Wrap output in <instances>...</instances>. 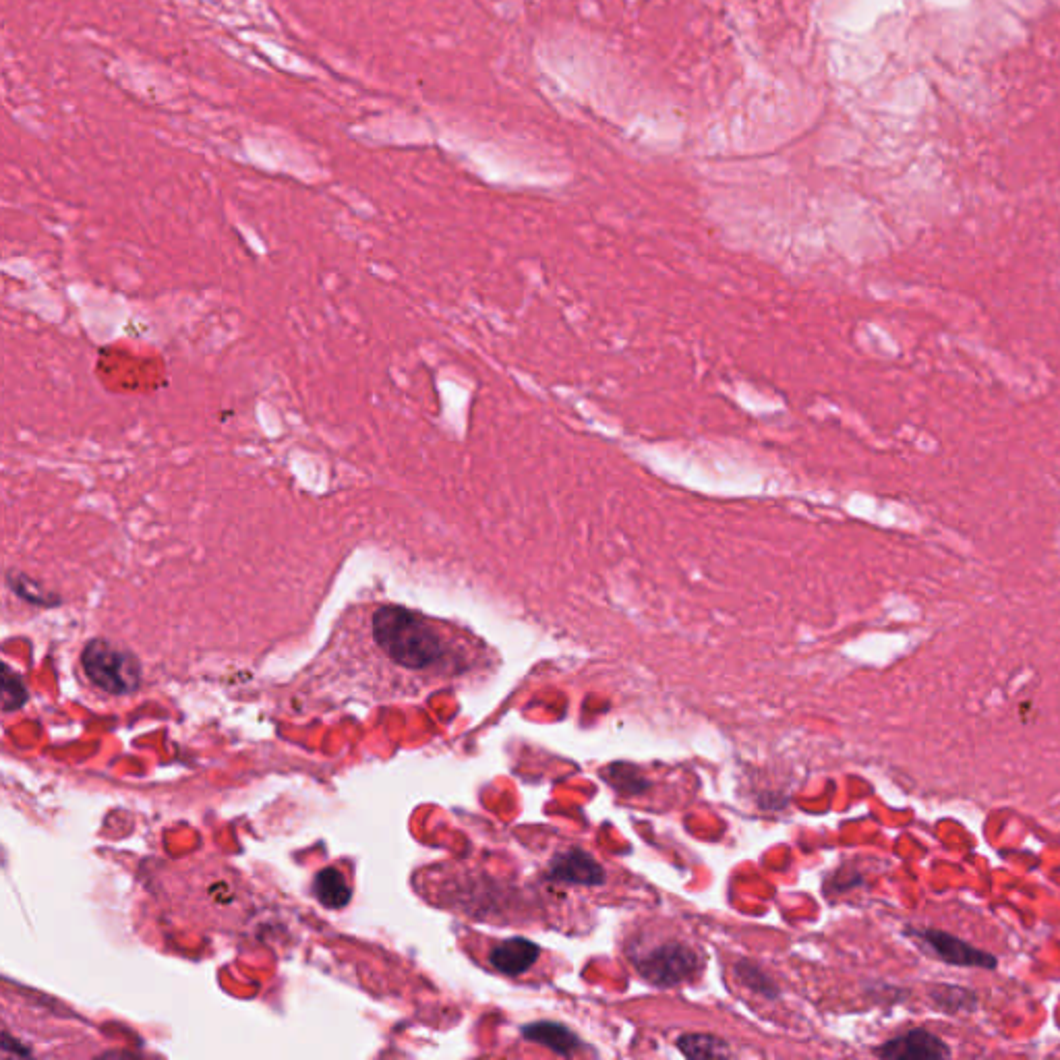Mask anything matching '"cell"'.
<instances>
[{"label":"cell","instance_id":"obj_1","mask_svg":"<svg viewBox=\"0 0 1060 1060\" xmlns=\"http://www.w3.org/2000/svg\"><path fill=\"white\" fill-rule=\"evenodd\" d=\"M462 667L450 628L392 603L350 607L313 663L311 688L330 698L384 702Z\"/></svg>","mask_w":1060,"mask_h":1060},{"label":"cell","instance_id":"obj_2","mask_svg":"<svg viewBox=\"0 0 1060 1060\" xmlns=\"http://www.w3.org/2000/svg\"><path fill=\"white\" fill-rule=\"evenodd\" d=\"M81 663L85 675L104 692L131 694L139 686L141 673L135 657L106 640L87 644Z\"/></svg>","mask_w":1060,"mask_h":1060},{"label":"cell","instance_id":"obj_3","mask_svg":"<svg viewBox=\"0 0 1060 1060\" xmlns=\"http://www.w3.org/2000/svg\"><path fill=\"white\" fill-rule=\"evenodd\" d=\"M905 934L916 942V947L926 955L947 963L953 967H974V969H996V955L982 951L967 940L936 928H907Z\"/></svg>","mask_w":1060,"mask_h":1060},{"label":"cell","instance_id":"obj_4","mask_svg":"<svg viewBox=\"0 0 1060 1060\" xmlns=\"http://www.w3.org/2000/svg\"><path fill=\"white\" fill-rule=\"evenodd\" d=\"M636 969L646 982L669 988L692 980L700 971V957L690 947L673 942L644 955L636 963Z\"/></svg>","mask_w":1060,"mask_h":1060},{"label":"cell","instance_id":"obj_5","mask_svg":"<svg viewBox=\"0 0 1060 1060\" xmlns=\"http://www.w3.org/2000/svg\"><path fill=\"white\" fill-rule=\"evenodd\" d=\"M951 1054L949 1044L924 1027L909 1029L876 1048V1056L887 1060H945Z\"/></svg>","mask_w":1060,"mask_h":1060},{"label":"cell","instance_id":"obj_6","mask_svg":"<svg viewBox=\"0 0 1060 1060\" xmlns=\"http://www.w3.org/2000/svg\"><path fill=\"white\" fill-rule=\"evenodd\" d=\"M547 876L555 882L582 887H599L605 882V870L582 849H568L555 856L549 864Z\"/></svg>","mask_w":1060,"mask_h":1060},{"label":"cell","instance_id":"obj_7","mask_svg":"<svg viewBox=\"0 0 1060 1060\" xmlns=\"http://www.w3.org/2000/svg\"><path fill=\"white\" fill-rule=\"evenodd\" d=\"M541 949L526 938H508L489 953V963L506 976H520L537 963Z\"/></svg>","mask_w":1060,"mask_h":1060},{"label":"cell","instance_id":"obj_8","mask_svg":"<svg viewBox=\"0 0 1060 1060\" xmlns=\"http://www.w3.org/2000/svg\"><path fill=\"white\" fill-rule=\"evenodd\" d=\"M522 1036L528 1042L541 1044L559 1056H572L582 1046L580 1038L572 1032V1029H568L564 1023H555V1021L528 1023L522 1027Z\"/></svg>","mask_w":1060,"mask_h":1060},{"label":"cell","instance_id":"obj_9","mask_svg":"<svg viewBox=\"0 0 1060 1060\" xmlns=\"http://www.w3.org/2000/svg\"><path fill=\"white\" fill-rule=\"evenodd\" d=\"M930 998L934 1000V1005L942 1013H951V1015L971 1013L978 1007V996L974 992L961 988V986H951V984L930 986Z\"/></svg>","mask_w":1060,"mask_h":1060},{"label":"cell","instance_id":"obj_10","mask_svg":"<svg viewBox=\"0 0 1060 1060\" xmlns=\"http://www.w3.org/2000/svg\"><path fill=\"white\" fill-rule=\"evenodd\" d=\"M315 897L332 909H340L350 901V889L346 876L336 868L321 870L315 878Z\"/></svg>","mask_w":1060,"mask_h":1060},{"label":"cell","instance_id":"obj_11","mask_svg":"<svg viewBox=\"0 0 1060 1060\" xmlns=\"http://www.w3.org/2000/svg\"><path fill=\"white\" fill-rule=\"evenodd\" d=\"M677 1048L688 1058H727L731 1052L727 1044L711 1034H684L677 1040Z\"/></svg>","mask_w":1060,"mask_h":1060},{"label":"cell","instance_id":"obj_12","mask_svg":"<svg viewBox=\"0 0 1060 1060\" xmlns=\"http://www.w3.org/2000/svg\"><path fill=\"white\" fill-rule=\"evenodd\" d=\"M607 781L617 789V791H624V793H640L642 789L649 787V783L642 781V777L638 775V769H634L632 764H613V767L607 769Z\"/></svg>","mask_w":1060,"mask_h":1060},{"label":"cell","instance_id":"obj_13","mask_svg":"<svg viewBox=\"0 0 1060 1060\" xmlns=\"http://www.w3.org/2000/svg\"><path fill=\"white\" fill-rule=\"evenodd\" d=\"M738 974H740V980L752 988L754 992L762 994V996H777V988L773 986L771 978L764 976L762 971L756 967V965H750V963H740L738 965Z\"/></svg>","mask_w":1060,"mask_h":1060}]
</instances>
